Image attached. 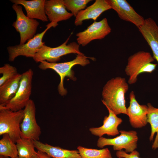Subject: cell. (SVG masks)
<instances>
[{
    "label": "cell",
    "instance_id": "cell-1",
    "mask_svg": "<svg viewBox=\"0 0 158 158\" xmlns=\"http://www.w3.org/2000/svg\"><path fill=\"white\" fill-rule=\"evenodd\" d=\"M128 89L125 78L118 76L111 79L103 87V103L116 115H127L125 95Z\"/></svg>",
    "mask_w": 158,
    "mask_h": 158
},
{
    "label": "cell",
    "instance_id": "cell-2",
    "mask_svg": "<svg viewBox=\"0 0 158 158\" xmlns=\"http://www.w3.org/2000/svg\"><path fill=\"white\" fill-rule=\"evenodd\" d=\"M154 59L151 54L144 51H138L129 57L125 72L128 78V84L135 83L141 73H152L157 64L153 63Z\"/></svg>",
    "mask_w": 158,
    "mask_h": 158
},
{
    "label": "cell",
    "instance_id": "cell-3",
    "mask_svg": "<svg viewBox=\"0 0 158 158\" xmlns=\"http://www.w3.org/2000/svg\"><path fill=\"white\" fill-rule=\"evenodd\" d=\"M88 58L94 60L92 57H89L84 55L77 54L75 59L68 62L56 63L43 61L40 62L38 67L42 70L48 69H52L59 75L60 81L58 87V90L59 93L61 96H64L66 95L67 92L63 86L64 78L68 77L73 81L75 80L76 78L74 76V72L72 70V68L76 65L85 66L89 64L90 61Z\"/></svg>",
    "mask_w": 158,
    "mask_h": 158
},
{
    "label": "cell",
    "instance_id": "cell-4",
    "mask_svg": "<svg viewBox=\"0 0 158 158\" xmlns=\"http://www.w3.org/2000/svg\"><path fill=\"white\" fill-rule=\"evenodd\" d=\"M71 35L63 43L57 47H51L44 44L42 45L33 58L34 61L36 63L43 61L56 63L60 60L61 56L68 54L84 55L80 51V45L77 43L73 42L67 44Z\"/></svg>",
    "mask_w": 158,
    "mask_h": 158
},
{
    "label": "cell",
    "instance_id": "cell-5",
    "mask_svg": "<svg viewBox=\"0 0 158 158\" xmlns=\"http://www.w3.org/2000/svg\"><path fill=\"white\" fill-rule=\"evenodd\" d=\"M23 110L14 111L0 106V135L7 133L15 143L21 138Z\"/></svg>",
    "mask_w": 158,
    "mask_h": 158
},
{
    "label": "cell",
    "instance_id": "cell-6",
    "mask_svg": "<svg viewBox=\"0 0 158 158\" xmlns=\"http://www.w3.org/2000/svg\"><path fill=\"white\" fill-rule=\"evenodd\" d=\"M33 75L31 69L22 73L20 86L16 95L6 104L0 106L14 111L24 108L30 99Z\"/></svg>",
    "mask_w": 158,
    "mask_h": 158
},
{
    "label": "cell",
    "instance_id": "cell-7",
    "mask_svg": "<svg viewBox=\"0 0 158 158\" xmlns=\"http://www.w3.org/2000/svg\"><path fill=\"white\" fill-rule=\"evenodd\" d=\"M119 131L120 134L114 138L99 137L97 141V146L103 148L106 146L112 145L114 150L121 151L124 149L127 153L135 150L137 147L138 140L137 132L133 130Z\"/></svg>",
    "mask_w": 158,
    "mask_h": 158
},
{
    "label": "cell",
    "instance_id": "cell-8",
    "mask_svg": "<svg viewBox=\"0 0 158 158\" xmlns=\"http://www.w3.org/2000/svg\"><path fill=\"white\" fill-rule=\"evenodd\" d=\"M46 26L47 28L43 32L35 35L26 43L8 47L7 50L8 60L13 61L16 57L21 56L33 58L40 48L44 44V42L42 41L43 37L48 29L53 27V25L50 23Z\"/></svg>",
    "mask_w": 158,
    "mask_h": 158
},
{
    "label": "cell",
    "instance_id": "cell-9",
    "mask_svg": "<svg viewBox=\"0 0 158 158\" xmlns=\"http://www.w3.org/2000/svg\"><path fill=\"white\" fill-rule=\"evenodd\" d=\"M12 7L16 14V20L12 26L20 34V44H23L35 35L39 23L36 19L29 18L25 15L20 5L13 4Z\"/></svg>",
    "mask_w": 158,
    "mask_h": 158
},
{
    "label": "cell",
    "instance_id": "cell-10",
    "mask_svg": "<svg viewBox=\"0 0 158 158\" xmlns=\"http://www.w3.org/2000/svg\"><path fill=\"white\" fill-rule=\"evenodd\" d=\"M23 110L24 116L20 126L21 138L39 140L41 131L36 121L34 101L30 99Z\"/></svg>",
    "mask_w": 158,
    "mask_h": 158
},
{
    "label": "cell",
    "instance_id": "cell-11",
    "mask_svg": "<svg viewBox=\"0 0 158 158\" xmlns=\"http://www.w3.org/2000/svg\"><path fill=\"white\" fill-rule=\"evenodd\" d=\"M111 31L106 18L99 21H95L84 31L76 34L77 43L83 47L85 46L93 40L104 38Z\"/></svg>",
    "mask_w": 158,
    "mask_h": 158
},
{
    "label": "cell",
    "instance_id": "cell-12",
    "mask_svg": "<svg viewBox=\"0 0 158 158\" xmlns=\"http://www.w3.org/2000/svg\"><path fill=\"white\" fill-rule=\"evenodd\" d=\"M129 99V105L126 109V112L131 125L135 128L145 126L148 123L147 106L141 105L138 103L133 91L130 92Z\"/></svg>",
    "mask_w": 158,
    "mask_h": 158
},
{
    "label": "cell",
    "instance_id": "cell-13",
    "mask_svg": "<svg viewBox=\"0 0 158 158\" xmlns=\"http://www.w3.org/2000/svg\"><path fill=\"white\" fill-rule=\"evenodd\" d=\"M111 9L122 20L135 25L138 28L144 23L145 19L138 14L126 0H109Z\"/></svg>",
    "mask_w": 158,
    "mask_h": 158
},
{
    "label": "cell",
    "instance_id": "cell-14",
    "mask_svg": "<svg viewBox=\"0 0 158 158\" xmlns=\"http://www.w3.org/2000/svg\"><path fill=\"white\" fill-rule=\"evenodd\" d=\"M44 6L46 14L54 28L58 25V22L67 20L73 16L67 11L63 0H46Z\"/></svg>",
    "mask_w": 158,
    "mask_h": 158
},
{
    "label": "cell",
    "instance_id": "cell-15",
    "mask_svg": "<svg viewBox=\"0 0 158 158\" xmlns=\"http://www.w3.org/2000/svg\"><path fill=\"white\" fill-rule=\"evenodd\" d=\"M106 107L109 114L104 117L103 125L99 127L91 128L89 129L92 135L99 137L104 134L111 136L118 135L120 132L118 128L123 121L121 118L118 117L109 107Z\"/></svg>",
    "mask_w": 158,
    "mask_h": 158
},
{
    "label": "cell",
    "instance_id": "cell-16",
    "mask_svg": "<svg viewBox=\"0 0 158 158\" xmlns=\"http://www.w3.org/2000/svg\"><path fill=\"white\" fill-rule=\"evenodd\" d=\"M138 28L150 47L154 58L158 63V25L153 19L149 18Z\"/></svg>",
    "mask_w": 158,
    "mask_h": 158
},
{
    "label": "cell",
    "instance_id": "cell-17",
    "mask_svg": "<svg viewBox=\"0 0 158 158\" xmlns=\"http://www.w3.org/2000/svg\"><path fill=\"white\" fill-rule=\"evenodd\" d=\"M111 9L109 0H96L93 4L78 13L74 24L76 26L81 25L83 21L90 19L95 21L102 13Z\"/></svg>",
    "mask_w": 158,
    "mask_h": 158
},
{
    "label": "cell",
    "instance_id": "cell-18",
    "mask_svg": "<svg viewBox=\"0 0 158 158\" xmlns=\"http://www.w3.org/2000/svg\"><path fill=\"white\" fill-rule=\"evenodd\" d=\"M45 0H11L13 4L23 6L25 8L27 17L39 19L43 22L48 21V18L45 11Z\"/></svg>",
    "mask_w": 158,
    "mask_h": 158
},
{
    "label": "cell",
    "instance_id": "cell-19",
    "mask_svg": "<svg viewBox=\"0 0 158 158\" xmlns=\"http://www.w3.org/2000/svg\"><path fill=\"white\" fill-rule=\"evenodd\" d=\"M38 150L46 153L53 158H82L78 150H70L58 146L44 143L39 140H33Z\"/></svg>",
    "mask_w": 158,
    "mask_h": 158
},
{
    "label": "cell",
    "instance_id": "cell-20",
    "mask_svg": "<svg viewBox=\"0 0 158 158\" xmlns=\"http://www.w3.org/2000/svg\"><path fill=\"white\" fill-rule=\"evenodd\" d=\"M22 74L18 73L0 86V105L7 103L16 93L20 86Z\"/></svg>",
    "mask_w": 158,
    "mask_h": 158
},
{
    "label": "cell",
    "instance_id": "cell-21",
    "mask_svg": "<svg viewBox=\"0 0 158 158\" xmlns=\"http://www.w3.org/2000/svg\"><path fill=\"white\" fill-rule=\"evenodd\" d=\"M147 105L148 108L147 121L151 127L150 141H153L154 135L156 134L152 146V149L155 150L158 148V108L154 107L150 103H148Z\"/></svg>",
    "mask_w": 158,
    "mask_h": 158
},
{
    "label": "cell",
    "instance_id": "cell-22",
    "mask_svg": "<svg viewBox=\"0 0 158 158\" xmlns=\"http://www.w3.org/2000/svg\"><path fill=\"white\" fill-rule=\"evenodd\" d=\"M18 157L20 158H34L37 153L33 140L21 138L16 142Z\"/></svg>",
    "mask_w": 158,
    "mask_h": 158
},
{
    "label": "cell",
    "instance_id": "cell-23",
    "mask_svg": "<svg viewBox=\"0 0 158 158\" xmlns=\"http://www.w3.org/2000/svg\"><path fill=\"white\" fill-rule=\"evenodd\" d=\"M0 155L11 158H15L18 156L16 144L7 133L3 135L0 140Z\"/></svg>",
    "mask_w": 158,
    "mask_h": 158
},
{
    "label": "cell",
    "instance_id": "cell-24",
    "mask_svg": "<svg viewBox=\"0 0 158 158\" xmlns=\"http://www.w3.org/2000/svg\"><path fill=\"white\" fill-rule=\"evenodd\" d=\"M77 149L82 158H112L107 148L98 150L79 146Z\"/></svg>",
    "mask_w": 158,
    "mask_h": 158
},
{
    "label": "cell",
    "instance_id": "cell-25",
    "mask_svg": "<svg viewBox=\"0 0 158 158\" xmlns=\"http://www.w3.org/2000/svg\"><path fill=\"white\" fill-rule=\"evenodd\" d=\"M91 0H63V4L67 10L76 17L78 13L84 9Z\"/></svg>",
    "mask_w": 158,
    "mask_h": 158
},
{
    "label": "cell",
    "instance_id": "cell-26",
    "mask_svg": "<svg viewBox=\"0 0 158 158\" xmlns=\"http://www.w3.org/2000/svg\"><path fill=\"white\" fill-rule=\"evenodd\" d=\"M0 73L2 76L0 78V86L18 73L16 68L8 63H6L0 68Z\"/></svg>",
    "mask_w": 158,
    "mask_h": 158
},
{
    "label": "cell",
    "instance_id": "cell-27",
    "mask_svg": "<svg viewBox=\"0 0 158 158\" xmlns=\"http://www.w3.org/2000/svg\"><path fill=\"white\" fill-rule=\"evenodd\" d=\"M116 155L118 158H142L140 157L139 152L135 150L130 154L126 152L123 150L117 151Z\"/></svg>",
    "mask_w": 158,
    "mask_h": 158
},
{
    "label": "cell",
    "instance_id": "cell-28",
    "mask_svg": "<svg viewBox=\"0 0 158 158\" xmlns=\"http://www.w3.org/2000/svg\"><path fill=\"white\" fill-rule=\"evenodd\" d=\"M34 158H53L44 152L38 150Z\"/></svg>",
    "mask_w": 158,
    "mask_h": 158
},
{
    "label": "cell",
    "instance_id": "cell-29",
    "mask_svg": "<svg viewBox=\"0 0 158 158\" xmlns=\"http://www.w3.org/2000/svg\"><path fill=\"white\" fill-rule=\"evenodd\" d=\"M9 157L5 156L0 155V158H8Z\"/></svg>",
    "mask_w": 158,
    "mask_h": 158
},
{
    "label": "cell",
    "instance_id": "cell-30",
    "mask_svg": "<svg viewBox=\"0 0 158 158\" xmlns=\"http://www.w3.org/2000/svg\"><path fill=\"white\" fill-rule=\"evenodd\" d=\"M15 158H20L18 156L17 157Z\"/></svg>",
    "mask_w": 158,
    "mask_h": 158
}]
</instances>
